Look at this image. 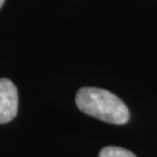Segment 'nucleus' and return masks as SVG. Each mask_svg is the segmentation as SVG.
<instances>
[{
    "label": "nucleus",
    "instance_id": "1",
    "mask_svg": "<svg viewBox=\"0 0 157 157\" xmlns=\"http://www.w3.org/2000/svg\"><path fill=\"white\" fill-rule=\"evenodd\" d=\"M76 105L85 114L108 124H124L129 120V111L124 102L107 90L83 87L76 94Z\"/></svg>",
    "mask_w": 157,
    "mask_h": 157
},
{
    "label": "nucleus",
    "instance_id": "2",
    "mask_svg": "<svg viewBox=\"0 0 157 157\" xmlns=\"http://www.w3.org/2000/svg\"><path fill=\"white\" fill-rule=\"evenodd\" d=\"M19 107L17 89L10 79H0V124H7L17 117Z\"/></svg>",
    "mask_w": 157,
    "mask_h": 157
},
{
    "label": "nucleus",
    "instance_id": "3",
    "mask_svg": "<svg viewBox=\"0 0 157 157\" xmlns=\"http://www.w3.org/2000/svg\"><path fill=\"white\" fill-rule=\"evenodd\" d=\"M99 157H136L132 151L121 147H105L101 149Z\"/></svg>",
    "mask_w": 157,
    "mask_h": 157
},
{
    "label": "nucleus",
    "instance_id": "4",
    "mask_svg": "<svg viewBox=\"0 0 157 157\" xmlns=\"http://www.w3.org/2000/svg\"><path fill=\"white\" fill-rule=\"evenodd\" d=\"M4 2H5V0H0V8H1V6L4 5Z\"/></svg>",
    "mask_w": 157,
    "mask_h": 157
}]
</instances>
